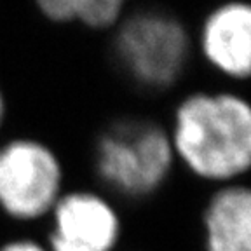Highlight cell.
I'll return each mask as SVG.
<instances>
[{
    "label": "cell",
    "mask_w": 251,
    "mask_h": 251,
    "mask_svg": "<svg viewBox=\"0 0 251 251\" xmlns=\"http://www.w3.org/2000/svg\"><path fill=\"white\" fill-rule=\"evenodd\" d=\"M171 145L199 176H239L251 161L250 105L228 93L188 96L175 114Z\"/></svg>",
    "instance_id": "6da1fadb"
},
{
    "label": "cell",
    "mask_w": 251,
    "mask_h": 251,
    "mask_svg": "<svg viewBox=\"0 0 251 251\" xmlns=\"http://www.w3.org/2000/svg\"><path fill=\"white\" fill-rule=\"evenodd\" d=\"M173 145L161 126L126 121L112 126L98 143V173L126 196H147L168 176Z\"/></svg>",
    "instance_id": "7a4b0ae2"
},
{
    "label": "cell",
    "mask_w": 251,
    "mask_h": 251,
    "mask_svg": "<svg viewBox=\"0 0 251 251\" xmlns=\"http://www.w3.org/2000/svg\"><path fill=\"white\" fill-rule=\"evenodd\" d=\"M122 67L141 86L161 89L178 80L188 58V37L181 23L161 12H140L124 21L115 35Z\"/></svg>",
    "instance_id": "3957f363"
},
{
    "label": "cell",
    "mask_w": 251,
    "mask_h": 251,
    "mask_svg": "<svg viewBox=\"0 0 251 251\" xmlns=\"http://www.w3.org/2000/svg\"><path fill=\"white\" fill-rule=\"evenodd\" d=\"M61 187V166L39 141L14 140L0 149V206L21 220L52 208Z\"/></svg>",
    "instance_id": "277c9868"
},
{
    "label": "cell",
    "mask_w": 251,
    "mask_h": 251,
    "mask_svg": "<svg viewBox=\"0 0 251 251\" xmlns=\"http://www.w3.org/2000/svg\"><path fill=\"white\" fill-rule=\"evenodd\" d=\"M54 218L52 251H110L117 241V215L94 194L75 192L58 199Z\"/></svg>",
    "instance_id": "5b68a950"
},
{
    "label": "cell",
    "mask_w": 251,
    "mask_h": 251,
    "mask_svg": "<svg viewBox=\"0 0 251 251\" xmlns=\"http://www.w3.org/2000/svg\"><path fill=\"white\" fill-rule=\"evenodd\" d=\"M202 52L213 67L234 78L251 70V9L244 2L220 5L206 18L201 31Z\"/></svg>",
    "instance_id": "8992f818"
},
{
    "label": "cell",
    "mask_w": 251,
    "mask_h": 251,
    "mask_svg": "<svg viewBox=\"0 0 251 251\" xmlns=\"http://www.w3.org/2000/svg\"><path fill=\"white\" fill-rule=\"evenodd\" d=\"M209 251H251V194L227 187L209 202L204 216Z\"/></svg>",
    "instance_id": "52a82bcc"
},
{
    "label": "cell",
    "mask_w": 251,
    "mask_h": 251,
    "mask_svg": "<svg viewBox=\"0 0 251 251\" xmlns=\"http://www.w3.org/2000/svg\"><path fill=\"white\" fill-rule=\"evenodd\" d=\"M40 11L54 21H80L93 28L117 23L126 0H35Z\"/></svg>",
    "instance_id": "ba28073f"
},
{
    "label": "cell",
    "mask_w": 251,
    "mask_h": 251,
    "mask_svg": "<svg viewBox=\"0 0 251 251\" xmlns=\"http://www.w3.org/2000/svg\"><path fill=\"white\" fill-rule=\"evenodd\" d=\"M2 251H44L40 246L33 243H26V241H21V243H12L9 246H5Z\"/></svg>",
    "instance_id": "9c48e42d"
},
{
    "label": "cell",
    "mask_w": 251,
    "mask_h": 251,
    "mask_svg": "<svg viewBox=\"0 0 251 251\" xmlns=\"http://www.w3.org/2000/svg\"><path fill=\"white\" fill-rule=\"evenodd\" d=\"M2 117H4V98L0 94V122H2Z\"/></svg>",
    "instance_id": "30bf717a"
}]
</instances>
